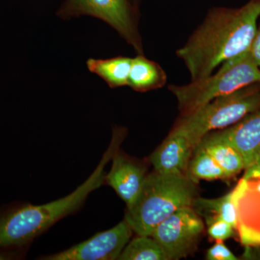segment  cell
<instances>
[{
  "instance_id": "6da1fadb",
  "label": "cell",
  "mask_w": 260,
  "mask_h": 260,
  "mask_svg": "<svg viewBox=\"0 0 260 260\" xmlns=\"http://www.w3.org/2000/svg\"><path fill=\"white\" fill-rule=\"evenodd\" d=\"M259 16V0H251L239 9L212 10L177 52L189 70L191 81L209 76L218 65L247 51Z\"/></svg>"
},
{
  "instance_id": "7a4b0ae2",
  "label": "cell",
  "mask_w": 260,
  "mask_h": 260,
  "mask_svg": "<svg viewBox=\"0 0 260 260\" xmlns=\"http://www.w3.org/2000/svg\"><path fill=\"white\" fill-rule=\"evenodd\" d=\"M123 130H114L112 141L93 174L71 194L47 204L18 207L0 215V248L28 244L60 219L74 213L105 181V167L119 150Z\"/></svg>"
},
{
  "instance_id": "3957f363",
  "label": "cell",
  "mask_w": 260,
  "mask_h": 260,
  "mask_svg": "<svg viewBox=\"0 0 260 260\" xmlns=\"http://www.w3.org/2000/svg\"><path fill=\"white\" fill-rule=\"evenodd\" d=\"M196 184L184 174L154 171L145 177L135 201L126 206L125 220L138 235H151L154 229L176 210L192 205Z\"/></svg>"
},
{
  "instance_id": "277c9868",
  "label": "cell",
  "mask_w": 260,
  "mask_h": 260,
  "mask_svg": "<svg viewBox=\"0 0 260 260\" xmlns=\"http://www.w3.org/2000/svg\"><path fill=\"white\" fill-rule=\"evenodd\" d=\"M260 83V70L249 51L225 61L215 75L185 85H170L182 115L190 114L219 96Z\"/></svg>"
},
{
  "instance_id": "5b68a950",
  "label": "cell",
  "mask_w": 260,
  "mask_h": 260,
  "mask_svg": "<svg viewBox=\"0 0 260 260\" xmlns=\"http://www.w3.org/2000/svg\"><path fill=\"white\" fill-rule=\"evenodd\" d=\"M260 109V83L219 96L198 110L182 115L175 128L196 146L212 130L223 129Z\"/></svg>"
},
{
  "instance_id": "8992f818",
  "label": "cell",
  "mask_w": 260,
  "mask_h": 260,
  "mask_svg": "<svg viewBox=\"0 0 260 260\" xmlns=\"http://www.w3.org/2000/svg\"><path fill=\"white\" fill-rule=\"evenodd\" d=\"M57 15L62 19L81 15L101 19L115 29L138 54H143L134 9L129 0H65Z\"/></svg>"
},
{
  "instance_id": "52a82bcc",
  "label": "cell",
  "mask_w": 260,
  "mask_h": 260,
  "mask_svg": "<svg viewBox=\"0 0 260 260\" xmlns=\"http://www.w3.org/2000/svg\"><path fill=\"white\" fill-rule=\"evenodd\" d=\"M204 230V224L192 206L176 210L154 229L150 237L168 259H179L190 253Z\"/></svg>"
},
{
  "instance_id": "ba28073f",
  "label": "cell",
  "mask_w": 260,
  "mask_h": 260,
  "mask_svg": "<svg viewBox=\"0 0 260 260\" xmlns=\"http://www.w3.org/2000/svg\"><path fill=\"white\" fill-rule=\"evenodd\" d=\"M133 229L124 219L115 227L99 233L93 237L67 250L44 256L45 260H114L129 242Z\"/></svg>"
},
{
  "instance_id": "9c48e42d",
  "label": "cell",
  "mask_w": 260,
  "mask_h": 260,
  "mask_svg": "<svg viewBox=\"0 0 260 260\" xmlns=\"http://www.w3.org/2000/svg\"><path fill=\"white\" fill-rule=\"evenodd\" d=\"M242 244L260 246V179H242L232 191Z\"/></svg>"
},
{
  "instance_id": "30bf717a",
  "label": "cell",
  "mask_w": 260,
  "mask_h": 260,
  "mask_svg": "<svg viewBox=\"0 0 260 260\" xmlns=\"http://www.w3.org/2000/svg\"><path fill=\"white\" fill-rule=\"evenodd\" d=\"M194 147L180 130L174 127L150 156L154 169L162 174L186 175Z\"/></svg>"
},
{
  "instance_id": "8fae6325",
  "label": "cell",
  "mask_w": 260,
  "mask_h": 260,
  "mask_svg": "<svg viewBox=\"0 0 260 260\" xmlns=\"http://www.w3.org/2000/svg\"><path fill=\"white\" fill-rule=\"evenodd\" d=\"M146 177L143 166L121 153L119 150L112 158V166L105 181L129 206L139 194Z\"/></svg>"
},
{
  "instance_id": "7c38bea8",
  "label": "cell",
  "mask_w": 260,
  "mask_h": 260,
  "mask_svg": "<svg viewBox=\"0 0 260 260\" xmlns=\"http://www.w3.org/2000/svg\"><path fill=\"white\" fill-rule=\"evenodd\" d=\"M218 133L239 150L245 170L260 158V109Z\"/></svg>"
},
{
  "instance_id": "4fadbf2b",
  "label": "cell",
  "mask_w": 260,
  "mask_h": 260,
  "mask_svg": "<svg viewBox=\"0 0 260 260\" xmlns=\"http://www.w3.org/2000/svg\"><path fill=\"white\" fill-rule=\"evenodd\" d=\"M198 144L213 157L227 178L234 177L244 169V160L239 150L218 132L208 133Z\"/></svg>"
},
{
  "instance_id": "5bb4252c",
  "label": "cell",
  "mask_w": 260,
  "mask_h": 260,
  "mask_svg": "<svg viewBox=\"0 0 260 260\" xmlns=\"http://www.w3.org/2000/svg\"><path fill=\"white\" fill-rule=\"evenodd\" d=\"M167 83V75L161 67L149 60L143 54L133 58L128 86L138 92L161 88Z\"/></svg>"
},
{
  "instance_id": "9a60e30c",
  "label": "cell",
  "mask_w": 260,
  "mask_h": 260,
  "mask_svg": "<svg viewBox=\"0 0 260 260\" xmlns=\"http://www.w3.org/2000/svg\"><path fill=\"white\" fill-rule=\"evenodd\" d=\"M133 58L116 56L110 59H89L87 68L90 73L97 75L112 88L128 85V78Z\"/></svg>"
},
{
  "instance_id": "2e32d148",
  "label": "cell",
  "mask_w": 260,
  "mask_h": 260,
  "mask_svg": "<svg viewBox=\"0 0 260 260\" xmlns=\"http://www.w3.org/2000/svg\"><path fill=\"white\" fill-rule=\"evenodd\" d=\"M192 208L198 215L204 217L207 224L222 219L237 229V214L232 199V191L218 199L195 198Z\"/></svg>"
},
{
  "instance_id": "e0dca14e",
  "label": "cell",
  "mask_w": 260,
  "mask_h": 260,
  "mask_svg": "<svg viewBox=\"0 0 260 260\" xmlns=\"http://www.w3.org/2000/svg\"><path fill=\"white\" fill-rule=\"evenodd\" d=\"M186 176L196 184L202 179L214 180L227 179L223 169L199 144L197 145L193 150Z\"/></svg>"
},
{
  "instance_id": "ac0fdd59",
  "label": "cell",
  "mask_w": 260,
  "mask_h": 260,
  "mask_svg": "<svg viewBox=\"0 0 260 260\" xmlns=\"http://www.w3.org/2000/svg\"><path fill=\"white\" fill-rule=\"evenodd\" d=\"M118 259L169 260L162 248L150 236H140L128 242Z\"/></svg>"
},
{
  "instance_id": "d6986e66",
  "label": "cell",
  "mask_w": 260,
  "mask_h": 260,
  "mask_svg": "<svg viewBox=\"0 0 260 260\" xmlns=\"http://www.w3.org/2000/svg\"><path fill=\"white\" fill-rule=\"evenodd\" d=\"M210 237L217 241H223L234 236V229L231 224L222 219H216L207 224Z\"/></svg>"
},
{
  "instance_id": "ffe728a7",
  "label": "cell",
  "mask_w": 260,
  "mask_h": 260,
  "mask_svg": "<svg viewBox=\"0 0 260 260\" xmlns=\"http://www.w3.org/2000/svg\"><path fill=\"white\" fill-rule=\"evenodd\" d=\"M206 259L208 260H237L238 258L234 255L232 251L228 249L227 246L222 241H217L210 249L207 251Z\"/></svg>"
},
{
  "instance_id": "44dd1931",
  "label": "cell",
  "mask_w": 260,
  "mask_h": 260,
  "mask_svg": "<svg viewBox=\"0 0 260 260\" xmlns=\"http://www.w3.org/2000/svg\"><path fill=\"white\" fill-rule=\"evenodd\" d=\"M251 57L260 70V25L256 28L255 35L253 38L250 47L248 49Z\"/></svg>"
},
{
  "instance_id": "7402d4cb",
  "label": "cell",
  "mask_w": 260,
  "mask_h": 260,
  "mask_svg": "<svg viewBox=\"0 0 260 260\" xmlns=\"http://www.w3.org/2000/svg\"><path fill=\"white\" fill-rule=\"evenodd\" d=\"M259 1H260V0H259Z\"/></svg>"
}]
</instances>
